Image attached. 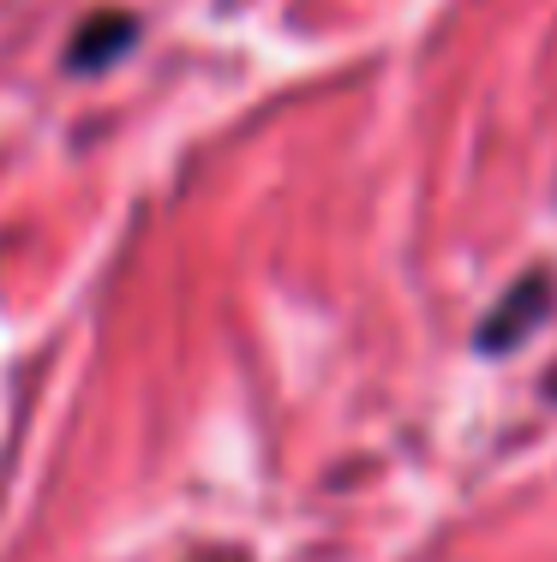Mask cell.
Here are the masks:
<instances>
[{
	"label": "cell",
	"instance_id": "1",
	"mask_svg": "<svg viewBox=\"0 0 557 562\" xmlns=\"http://www.w3.org/2000/svg\"><path fill=\"white\" fill-rule=\"evenodd\" d=\"M132 36H138V24H132L126 12H97V19H90L85 31L73 36V66H78V72L114 66V60L132 48Z\"/></svg>",
	"mask_w": 557,
	"mask_h": 562
}]
</instances>
